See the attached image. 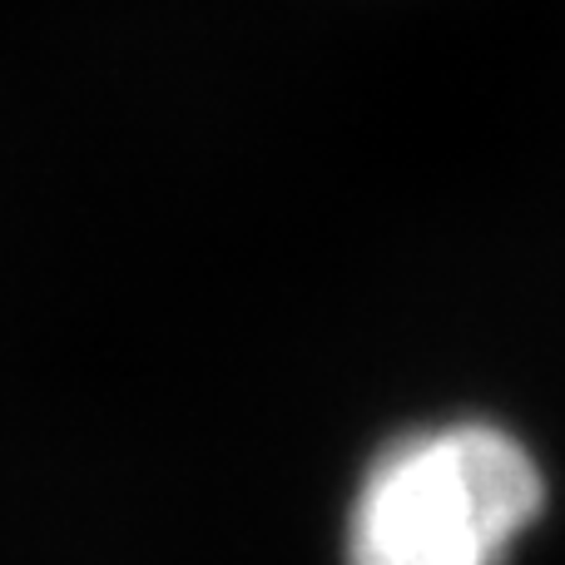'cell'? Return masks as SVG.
<instances>
[{"label":"cell","instance_id":"obj_1","mask_svg":"<svg viewBox=\"0 0 565 565\" xmlns=\"http://www.w3.org/2000/svg\"><path fill=\"white\" fill-rule=\"evenodd\" d=\"M551 481L521 431L451 417L397 437L348 511V565H511Z\"/></svg>","mask_w":565,"mask_h":565}]
</instances>
